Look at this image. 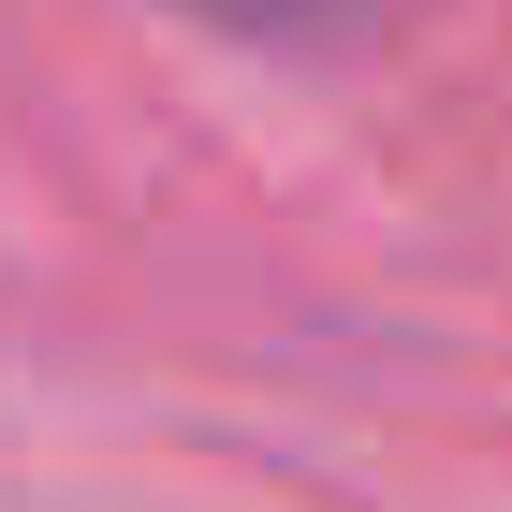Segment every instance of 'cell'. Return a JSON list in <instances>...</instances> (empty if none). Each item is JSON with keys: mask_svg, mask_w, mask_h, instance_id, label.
Wrapping results in <instances>:
<instances>
[{"mask_svg": "<svg viewBox=\"0 0 512 512\" xmlns=\"http://www.w3.org/2000/svg\"><path fill=\"white\" fill-rule=\"evenodd\" d=\"M176 15H205L235 44H278V59H337V44H366L381 0H176Z\"/></svg>", "mask_w": 512, "mask_h": 512, "instance_id": "6da1fadb", "label": "cell"}]
</instances>
